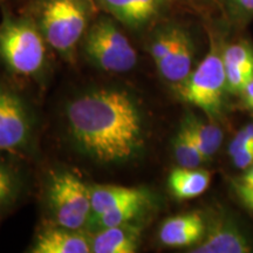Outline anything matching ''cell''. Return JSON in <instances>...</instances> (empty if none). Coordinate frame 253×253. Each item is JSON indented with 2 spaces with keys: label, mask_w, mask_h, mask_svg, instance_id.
Wrapping results in <instances>:
<instances>
[{
  "label": "cell",
  "mask_w": 253,
  "mask_h": 253,
  "mask_svg": "<svg viewBox=\"0 0 253 253\" xmlns=\"http://www.w3.org/2000/svg\"><path fill=\"white\" fill-rule=\"evenodd\" d=\"M68 138L79 154L99 166H122L144 154L148 141L145 113L126 88H90L65 107Z\"/></svg>",
  "instance_id": "obj_1"
},
{
  "label": "cell",
  "mask_w": 253,
  "mask_h": 253,
  "mask_svg": "<svg viewBox=\"0 0 253 253\" xmlns=\"http://www.w3.org/2000/svg\"><path fill=\"white\" fill-rule=\"evenodd\" d=\"M95 0H33L28 15L60 58L77 61L81 41L96 18Z\"/></svg>",
  "instance_id": "obj_2"
},
{
  "label": "cell",
  "mask_w": 253,
  "mask_h": 253,
  "mask_svg": "<svg viewBox=\"0 0 253 253\" xmlns=\"http://www.w3.org/2000/svg\"><path fill=\"white\" fill-rule=\"evenodd\" d=\"M50 47L28 14L17 15L1 7L0 62L13 75L39 79L48 65Z\"/></svg>",
  "instance_id": "obj_3"
},
{
  "label": "cell",
  "mask_w": 253,
  "mask_h": 253,
  "mask_svg": "<svg viewBox=\"0 0 253 253\" xmlns=\"http://www.w3.org/2000/svg\"><path fill=\"white\" fill-rule=\"evenodd\" d=\"M183 102L201 109L209 120L217 122L224 113V95L227 91L221 48L211 36L208 54L190 75L175 86Z\"/></svg>",
  "instance_id": "obj_4"
},
{
  "label": "cell",
  "mask_w": 253,
  "mask_h": 253,
  "mask_svg": "<svg viewBox=\"0 0 253 253\" xmlns=\"http://www.w3.org/2000/svg\"><path fill=\"white\" fill-rule=\"evenodd\" d=\"M80 49L95 68L113 74L130 72L138 62V55L120 24L108 14L100 15L88 28Z\"/></svg>",
  "instance_id": "obj_5"
},
{
  "label": "cell",
  "mask_w": 253,
  "mask_h": 253,
  "mask_svg": "<svg viewBox=\"0 0 253 253\" xmlns=\"http://www.w3.org/2000/svg\"><path fill=\"white\" fill-rule=\"evenodd\" d=\"M46 204L53 223L73 230H86L91 216L90 185L68 170L50 173Z\"/></svg>",
  "instance_id": "obj_6"
},
{
  "label": "cell",
  "mask_w": 253,
  "mask_h": 253,
  "mask_svg": "<svg viewBox=\"0 0 253 253\" xmlns=\"http://www.w3.org/2000/svg\"><path fill=\"white\" fill-rule=\"evenodd\" d=\"M33 110L24 96L0 79V153L26 154L34 140Z\"/></svg>",
  "instance_id": "obj_7"
},
{
  "label": "cell",
  "mask_w": 253,
  "mask_h": 253,
  "mask_svg": "<svg viewBox=\"0 0 253 253\" xmlns=\"http://www.w3.org/2000/svg\"><path fill=\"white\" fill-rule=\"evenodd\" d=\"M192 253H250L253 252V242L232 217L219 214L208 223L207 232Z\"/></svg>",
  "instance_id": "obj_8"
},
{
  "label": "cell",
  "mask_w": 253,
  "mask_h": 253,
  "mask_svg": "<svg viewBox=\"0 0 253 253\" xmlns=\"http://www.w3.org/2000/svg\"><path fill=\"white\" fill-rule=\"evenodd\" d=\"M99 11L110 15L122 26L141 31L163 13L170 0H95Z\"/></svg>",
  "instance_id": "obj_9"
},
{
  "label": "cell",
  "mask_w": 253,
  "mask_h": 253,
  "mask_svg": "<svg viewBox=\"0 0 253 253\" xmlns=\"http://www.w3.org/2000/svg\"><path fill=\"white\" fill-rule=\"evenodd\" d=\"M30 249L32 253H91V235L52 223L37 233Z\"/></svg>",
  "instance_id": "obj_10"
},
{
  "label": "cell",
  "mask_w": 253,
  "mask_h": 253,
  "mask_svg": "<svg viewBox=\"0 0 253 253\" xmlns=\"http://www.w3.org/2000/svg\"><path fill=\"white\" fill-rule=\"evenodd\" d=\"M207 226L203 213L197 211L177 214L163 221L158 239L168 248H192L203 239Z\"/></svg>",
  "instance_id": "obj_11"
},
{
  "label": "cell",
  "mask_w": 253,
  "mask_h": 253,
  "mask_svg": "<svg viewBox=\"0 0 253 253\" xmlns=\"http://www.w3.org/2000/svg\"><path fill=\"white\" fill-rule=\"evenodd\" d=\"M195 42L185 28L179 27L176 41L168 55L156 66L163 80L173 86L182 84L192 72Z\"/></svg>",
  "instance_id": "obj_12"
},
{
  "label": "cell",
  "mask_w": 253,
  "mask_h": 253,
  "mask_svg": "<svg viewBox=\"0 0 253 253\" xmlns=\"http://www.w3.org/2000/svg\"><path fill=\"white\" fill-rule=\"evenodd\" d=\"M142 227L132 221L91 233V253H135L141 243Z\"/></svg>",
  "instance_id": "obj_13"
},
{
  "label": "cell",
  "mask_w": 253,
  "mask_h": 253,
  "mask_svg": "<svg viewBox=\"0 0 253 253\" xmlns=\"http://www.w3.org/2000/svg\"><path fill=\"white\" fill-rule=\"evenodd\" d=\"M145 199H151L149 191L145 189L120 185H90L91 214L102 213L128 203Z\"/></svg>",
  "instance_id": "obj_14"
},
{
  "label": "cell",
  "mask_w": 253,
  "mask_h": 253,
  "mask_svg": "<svg viewBox=\"0 0 253 253\" xmlns=\"http://www.w3.org/2000/svg\"><path fill=\"white\" fill-rule=\"evenodd\" d=\"M211 183V173L201 168L177 167L168 177V186L178 201H186L203 195Z\"/></svg>",
  "instance_id": "obj_15"
},
{
  "label": "cell",
  "mask_w": 253,
  "mask_h": 253,
  "mask_svg": "<svg viewBox=\"0 0 253 253\" xmlns=\"http://www.w3.org/2000/svg\"><path fill=\"white\" fill-rule=\"evenodd\" d=\"M181 126H184L189 135L191 136L207 162L219 150L224 132L214 121L209 119H201L195 114L188 113L183 118Z\"/></svg>",
  "instance_id": "obj_16"
},
{
  "label": "cell",
  "mask_w": 253,
  "mask_h": 253,
  "mask_svg": "<svg viewBox=\"0 0 253 253\" xmlns=\"http://www.w3.org/2000/svg\"><path fill=\"white\" fill-rule=\"evenodd\" d=\"M150 203L151 199L137 201L112 209V210L106 211V212L91 214L89 220H88L86 231L91 235V233H95L103 229H109V227L136 221L140 219L144 211H147Z\"/></svg>",
  "instance_id": "obj_17"
},
{
  "label": "cell",
  "mask_w": 253,
  "mask_h": 253,
  "mask_svg": "<svg viewBox=\"0 0 253 253\" xmlns=\"http://www.w3.org/2000/svg\"><path fill=\"white\" fill-rule=\"evenodd\" d=\"M24 179L8 161L0 158V220L7 214L23 194Z\"/></svg>",
  "instance_id": "obj_18"
},
{
  "label": "cell",
  "mask_w": 253,
  "mask_h": 253,
  "mask_svg": "<svg viewBox=\"0 0 253 253\" xmlns=\"http://www.w3.org/2000/svg\"><path fill=\"white\" fill-rule=\"evenodd\" d=\"M172 151L178 167L199 168L207 162L191 136L182 126H179L175 137L172 138Z\"/></svg>",
  "instance_id": "obj_19"
},
{
  "label": "cell",
  "mask_w": 253,
  "mask_h": 253,
  "mask_svg": "<svg viewBox=\"0 0 253 253\" xmlns=\"http://www.w3.org/2000/svg\"><path fill=\"white\" fill-rule=\"evenodd\" d=\"M179 27L181 26L176 24H166L158 26L151 34L149 43H148V50L156 66L166 58L170 49L172 48Z\"/></svg>",
  "instance_id": "obj_20"
},
{
  "label": "cell",
  "mask_w": 253,
  "mask_h": 253,
  "mask_svg": "<svg viewBox=\"0 0 253 253\" xmlns=\"http://www.w3.org/2000/svg\"><path fill=\"white\" fill-rule=\"evenodd\" d=\"M225 67L253 68V47L246 41L230 43L221 49Z\"/></svg>",
  "instance_id": "obj_21"
},
{
  "label": "cell",
  "mask_w": 253,
  "mask_h": 253,
  "mask_svg": "<svg viewBox=\"0 0 253 253\" xmlns=\"http://www.w3.org/2000/svg\"><path fill=\"white\" fill-rule=\"evenodd\" d=\"M253 147V123H249L244 128H242L237 132L232 141L229 144V155L232 157L239 151L246 149V148Z\"/></svg>",
  "instance_id": "obj_22"
},
{
  "label": "cell",
  "mask_w": 253,
  "mask_h": 253,
  "mask_svg": "<svg viewBox=\"0 0 253 253\" xmlns=\"http://www.w3.org/2000/svg\"><path fill=\"white\" fill-rule=\"evenodd\" d=\"M233 18L244 20L253 17V0H221Z\"/></svg>",
  "instance_id": "obj_23"
},
{
  "label": "cell",
  "mask_w": 253,
  "mask_h": 253,
  "mask_svg": "<svg viewBox=\"0 0 253 253\" xmlns=\"http://www.w3.org/2000/svg\"><path fill=\"white\" fill-rule=\"evenodd\" d=\"M233 188L239 201L245 205L249 210L253 211V188L240 182H233Z\"/></svg>",
  "instance_id": "obj_24"
},
{
  "label": "cell",
  "mask_w": 253,
  "mask_h": 253,
  "mask_svg": "<svg viewBox=\"0 0 253 253\" xmlns=\"http://www.w3.org/2000/svg\"><path fill=\"white\" fill-rule=\"evenodd\" d=\"M231 158H232V162L236 168L245 170L246 168L251 167L253 164V147L246 148V149L239 151Z\"/></svg>",
  "instance_id": "obj_25"
},
{
  "label": "cell",
  "mask_w": 253,
  "mask_h": 253,
  "mask_svg": "<svg viewBox=\"0 0 253 253\" xmlns=\"http://www.w3.org/2000/svg\"><path fill=\"white\" fill-rule=\"evenodd\" d=\"M243 96H244L246 106L249 107L250 109L253 110V80H251L246 84V87L243 90Z\"/></svg>",
  "instance_id": "obj_26"
},
{
  "label": "cell",
  "mask_w": 253,
  "mask_h": 253,
  "mask_svg": "<svg viewBox=\"0 0 253 253\" xmlns=\"http://www.w3.org/2000/svg\"><path fill=\"white\" fill-rule=\"evenodd\" d=\"M240 183H243V184L248 185V186H251L253 188V164L251 167L246 168L245 169V172L243 173L242 178H240Z\"/></svg>",
  "instance_id": "obj_27"
},
{
  "label": "cell",
  "mask_w": 253,
  "mask_h": 253,
  "mask_svg": "<svg viewBox=\"0 0 253 253\" xmlns=\"http://www.w3.org/2000/svg\"><path fill=\"white\" fill-rule=\"evenodd\" d=\"M5 0H0V5H2V2H4Z\"/></svg>",
  "instance_id": "obj_28"
}]
</instances>
